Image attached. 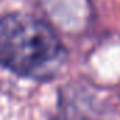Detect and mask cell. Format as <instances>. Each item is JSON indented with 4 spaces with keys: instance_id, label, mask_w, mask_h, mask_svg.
<instances>
[{
    "instance_id": "cell-1",
    "label": "cell",
    "mask_w": 120,
    "mask_h": 120,
    "mask_svg": "<svg viewBox=\"0 0 120 120\" xmlns=\"http://www.w3.org/2000/svg\"><path fill=\"white\" fill-rule=\"evenodd\" d=\"M65 48L55 31L27 13L0 17V65L19 76L49 79L65 62Z\"/></svg>"
}]
</instances>
